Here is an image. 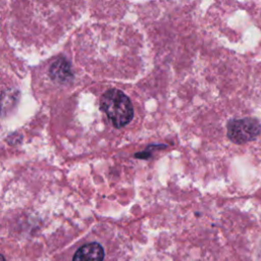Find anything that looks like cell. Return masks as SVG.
Segmentation results:
<instances>
[{
    "mask_svg": "<svg viewBox=\"0 0 261 261\" xmlns=\"http://www.w3.org/2000/svg\"><path fill=\"white\" fill-rule=\"evenodd\" d=\"M100 108L116 128L125 126L134 117L129 98L118 89H109L101 96Z\"/></svg>",
    "mask_w": 261,
    "mask_h": 261,
    "instance_id": "obj_1",
    "label": "cell"
},
{
    "mask_svg": "<svg viewBox=\"0 0 261 261\" xmlns=\"http://www.w3.org/2000/svg\"><path fill=\"white\" fill-rule=\"evenodd\" d=\"M261 133V124L254 118L232 119L227 123V137L234 144L254 141Z\"/></svg>",
    "mask_w": 261,
    "mask_h": 261,
    "instance_id": "obj_2",
    "label": "cell"
},
{
    "mask_svg": "<svg viewBox=\"0 0 261 261\" xmlns=\"http://www.w3.org/2000/svg\"><path fill=\"white\" fill-rule=\"evenodd\" d=\"M104 249L103 247L96 243H89L82 246L74 253L72 261H103L104 259Z\"/></svg>",
    "mask_w": 261,
    "mask_h": 261,
    "instance_id": "obj_3",
    "label": "cell"
},
{
    "mask_svg": "<svg viewBox=\"0 0 261 261\" xmlns=\"http://www.w3.org/2000/svg\"><path fill=\"white\" fill-rule=\"evenodd\" d=\"M50 77L60 84H65L72 79V71L69 62L64 58H59L52 63L49 68Z\"/></svg>",
    "mask_w": 261,
    "mask_h": 261,
    "instance_id": "obj_4",
    "label": "cell"
},
{
    "mask_svg": "<svg viewBox=\"0 0 261 261\" xmlns=\"http://www.w3.org/2000/svg\"><path fill=\"white\" fill-rule=\"evenodd\" d=\"M1 261H5V258H4V256H1Z\"/></svg>",
    "mask_w": 261,
    "mask_h": 261,
    "instance_id": "obj_5",
    "label": "cell"
}]
</instances>
